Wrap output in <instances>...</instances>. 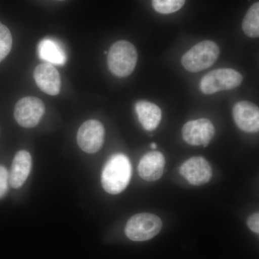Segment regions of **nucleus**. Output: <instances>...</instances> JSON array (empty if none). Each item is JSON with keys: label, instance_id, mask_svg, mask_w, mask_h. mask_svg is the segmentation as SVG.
Returning <instances> with one entry per match:
<instances>
[{"label": "nucleus", "instance_id": "1", "mask_svg": "<svg viewBox=\"0 0 259 259\" xmlns=\"http://www.w3.org/2000/svg\"><path fill=\"white\" fill-rule=\"evenodd\" d=\"M131 171V162L125 154L112 155L102 172L101 182L104 190L109 194H120L128 185Z\"/></svg>", "mask_w": 259, "mask_h": 259}, {"label": "nucleus", "instance_id": "2", "mask_svg": "<svg viewBox=\"0 0 259 259\" xmlns=\"http://www.w3.org/2000/svg\"><path fill=\"white\" fill-rule=\"evenodd\" d=\"M136 47L127 40H119L110 47L107 56V65L112 74L126 77L132 74L137 64Z\"/></svg>", "mask_w": 259, "mask_h": 259}, {"label": "nucleus", "instance_id": "3", "mask_svg": "<svg viewBox=\"0 0 259 259\" xmlns=\"http://www.w3.org/2000/svg\"><path fill=\"white\" fill-rule=\"evenodd\" d=\"M220 49L212 40H204L187 51L182 58V66L190 72L208 69L218 60Z\"/></svg>", "mask_w": 259, "mask_h": 259}, {"label": "nucleus", "instance_id": "4", "mask_svg": "<svg viewBox=\"0 0 259 259\" xmlns=\"http://www.w3.org/2000/svg\"><path fill=\"white\" fill-rule=\"evenodd\" d=\"M163 223L156 214L144 212L130 218L125 228L126 236L131 241H146L157 236Z\"/></svg>", "mask_w": 259, "mask_h": 259}, {"label": "nucleus", "instance_id": "5", "mask_svg": "<svg viewBox=\"0 0 259 259\" xmlns=\"http://www.w3.org/2000/svg\"><path fill=\"white\" fill-rule=\"evenodd\" d=\"M243 77L241 73L232 69L213 70L204 76L200 81V90L204 95L231 90L241 84Z\"/></svg>", "mask_w": 259, "mask_h": 259}, {"label": "nucleus", "instance_id": "6", "mask_svg": "<svg viewBox=\"0 0 259 259\" xmlns=\"http://www.w3.org/2000/svg\"><path fill=\"white\" fill-rule=\"evenodd\" d=\"M45 113V105L39 98L23 97L15 107V120L22 127L30 128L36 126Z\"/></svg>", "mask_w": 259, "mask_h": 259}, {"label": "nucleus", "instance_id": "7", "mask_svg": "<svg viewBox=\"0 0 259 259\" xmlns=\"http://www.w3.org/2000/svg\"><path fill=\"white\" fill-rule=\"evenodd\" d=\"M215 129L208 119L201 118L187 122L182 130V138L191 146L207 147L214 137Z\"/></svg>", "mask_w": 259, "mask_h": 259}, {"label": "nucleus", "instance_id": "8", "mask_svg": "<svg viewBox=\"0 0 259 259\" xmlns=\"http://www.w3.org/2000/svg\"><path fill=\"white\" fill-rule=\"evenodd\" d=\"M105 136V128L101 122L96 120H88L78 131V144L84 152L97 153L104 144Z\"/></svg>", "mask_w": 259, "mask_h": 259}, {"label": "nucleus", "instance_id": "9", "mask_svg": "<svg viewBox=\"0 0 259 259\" xmlns=\"http://www.w3.org/2000/svg\"><path fill=\"white\" fill-rule=\"evenodd\" d=\"M180 174L190 185L202 186L208 183L212 176L208 161L202 156H194L180 167Z\"/></svg>", "mask_w": 259, "mask_h": 259}, {"label": "nucleus", "instance_id": "10", "mask_svg": "<svg viewBox=\"0 0 259 259\" xmlns=\"http://www.w3.org/2000/svg\"><path fill=\"white\" fill-rule=\"evenodd\" d=\"M233 117L237 126L244 132H258L259 109L255 104L248 101L237 102L233 108Z\"/></svg>", "mask_w": 259, "mask_h": 259}, {"label": "nucleus", "instance_id": "11", "mask_svg": "<svg viewBox=\"0 0 259 259\" xmlns=\"http://www.w3.org/2000/svg\"><path fill=\"white\" fill-rule=\"evenodd\" d=\"M34 79L44 93L53 96L60 93V74L52 64L46 63L38 65L34 71Z\"/></svg>", "mask_w": 259, "mask_h": 259}, {"label": "nucleus", "instance_id": "12", "mask_svg": "<svg viewBox=\"0 0 259 259\" xmlns=\"http://www.w3.org/2000/svg\"><path fill=\"white\" fill-rule=\"evenodd\" d=\"M164 156L159 151H151L141 158L138 171L143 180L154 182L161 178L164 171Z\"/></svg>", "mask_w": 259, "mask_h": 259}, {"label": "nucleus", "instance_id": "13", "mask_svg": "<svg viewBox=\"0 0 259 259\" xmlns=\"http://www.w3.org/2000/svg\"><path fill=\"white\" fill-rule=\"evenodd\" d=\"M32 166V158L28 151H20L15 155L9 175L10 185L13 188L21 187L27 180Z\"/></svg>", "mask_w": 259, "mask_h": 259}, {"label": "nucleus", "instance_id": "14", "mask_svg": "<svg viewBox=\"0 0 259 259\" xmlns=\"http://www.w3.org/2000/svg\"><path fill=\"white\" fill-rule=\"evenodd\" d=\"M37 54L42 60L48 64L62 66L67 60L66 51L60 42L55 39L47 37L39 44Z\"/></svg>", "mask_w": 259, "mask_h": 259}, {"label": "nucleus", "instance_id": "15", "mask_svg": "<svg viewBox=\"0 0 259 259\" xmlns=\"http://www.w3.org/2000/svg\"><path fill=\"white\" fill-rule=\"evenodd\" d=\"M135 110L137 113L140 123L148 131H154L161 122V109L152 102L140 100L136 103Z\"/></svg>", "mask_w": 259, "mask_h": 259}, {"label": "nucleus", "instance_id": "16", "mask_svg": "<svg viewBox=\"0 0 259 259\" xmlns=\"http://www.w3.org/2000/svg\"><path fill=\"white\" fill-rule=\"evenodd\" d=\"M243 32L248 37L256 38L259 36V3H256L250 7L247 12L243 24Z\"/></svg>", "mask_w": 259, "mask_h": 259}, {"label": "nucleus", "instance_id": "17", "mask_svg": "<svg viewBox=\"0 0 259 259\" xmlns=\"http://www.w3.org/2000/svg\"><path fill=\"white\" fill-rule=\"evenodd\" d=\"M185 2L186 0H152V5L158 13L171 14L180 10Z\"/></svg>", "mask_w": 259, "mask_h": 259}, {"label": "nucleus", "instance_id": "18", "mask_svg": "<svg viewBox=\"0 0 259 259\" xmlns=\"http://www.w3.org/2000/svg\"><path fill=\"white\" fill-rule=\"evenodd\" d=\"M13 47V37L8 27L0 23V62L10 54Z\"/></svg>", "mask_w": 259, "mask_h": 259}, {"label": "nucleus", "instance_id": "19", "mask_svg": "<svg viewBox=\"0 0 259 259\" xmlns=\"http://www.w3.org/2000/svg\"><path fill=\"white\" fill-rule=\"evenodd\" d=\"M9 174L5 166L0 165V199L5 197L8 190Z\"/></svg>", "mask_w": 259, "mask_h": 259}, {"label": "nucleus", "instance_id": "20", "mask_svg": "<svg viewBox=\"0 0 259 259\" xmlns=\"http://www.w3.org/2000/svg\"><path fill=\"white\" fill-rule=\"evenodd\" d=\"M247 225L250 231L253 233H259V214L258 212H255L254 214H251L248 218L247 221Z\"/></svg>", "mask_w": 259, "mask_h": 259}, {"label": "nucleus", "instance_id": "21", "mask_svg": "<svg viewBox=\"0 0 259 259\" xmlns=\"http://www.w3.org/2000/svg\"><path fill=\"white\" fill-rule=\"evenodd\" d=\"M151 148H153V149H156V148H157V145L155 144V143H152V144H151Z\"/></svg>", "mask_w": 259, "mask_h": 259}, {"label": "nucleus", "instance_id": "22", "mask_svg": "<svg viewBox=\"0 0 259 259\" xmlns=\"http://www.w3.org/2000/svg\"><path fill=\"white\" fill-rule=\"evenodd\" d=\"M59 1H64V0H59Z\"/></svg>", "mask_w": 259, "mask_h": 259}]
</instances>
